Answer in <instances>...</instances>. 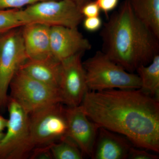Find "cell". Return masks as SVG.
Instances as JSON below:
<instances>
[{
  "label": "cell",
  "mask_w": 159,
  "mask_h": 159,
  "mask_svg": "<svg viewBox=\"0 0 159 159\" xmlns=\"http://www.w3.org/2000/svg\"><path fill=\"white\" fill-rule=\"evenodd\" d=\"M19 9H0V34L24 25L19 16Z\"/></svg>",
  "instance_id": "ac0fdd59"
},
{
  "label": "cell",
  "mask_w": 159,
  "mask_h": 159,
  "mask_svg": "<svg viewBox=\"0 0 159 159\" xmlns=\"http://www.w3.org/2000/svg\"><path fill=\"white\" fill-rule=\"evenodd\" d=\"M99 9L105 13L108 18V13L116 8L119 0H96Z\"/></svg>",
  "instance_id": "603a6c76"
},
{
  "label": "cell",
  "mask_w": 159,
  "mask_h": 159,
  "mask_svg": "<svg viewBox=\"0 0 159 159\" xmlns=\"http://www.w3.org/2000/svg\"><path fill=\"white\" fill-rule=\"evenodd\" d=\"M83 20V27L85 30L89 32L97 31L101 29L102 25V20L98 16L84 17Z\"/></svg>",
  "instance_id": "7402d4cb"
},
{
  "label": "cell",
  "mask_w": 159,
  "mask_h": 159,
  "mask_svg": "<svg viewBox=\"0 0 159 159\" xmlns=\"http://www.w3.org/2000/svg\"><path fill=\"white\" fill-rule=\"evenodd\" d=\"M134 14L159 39V0H129Z\"/></svg>",
  "instance_id": "9a60e30c"
},
{
  "label": "cell",
  "mask_w": 159,
  "mask_h": 159,
  "mask_svg": "<svg viewBox=\"0 0 159 159\" xmlns=\"http://www.w3.org/2000/svg\"><path fill=\"white\" fill-rule=\"evenodd\" d=\"M136 71L141 80L140 89L159 100V54L149 64L139 66Z\"/></svg>",
  "instance_id": "2e32d148"
},
{
  "label": "cell",
  "mask_w": 159,
  "mask_h": 159,
  "mask_svg": "<svg viewBox=\"0 0 159 159\" xmlns=\"http://www.w3.org/2000/svg\"><path fill=\"white\" fill-rule=\"evenodd\" d=\"M83 53L61 62L59 90L61 102L67 107L80 105L89 91L81 58Z\"/></svg>",
  "instance_id": "9c48e42d"
},
{
  "label": "cell",
  "mask_w": 159,
  "mask_h": 159,
  "mask_svg": "<svg viewBox=\"0 0 159 159\" xmlns=\"http://www.w3.org/2000/svg\"><path fill=\"white\" fill-rule=\"evenodd\" d=\"M20 20L24 25L38 23L50 27L77 28L84 18L80 8L70 0H45L19 9Z\"/></svg>",
  "instance_id": "5b68a950"
},
{
  "label": "cell",
  "mask_w": 159,
  "mask_h": 159,
  "mask_svg": "<svg viewBox=\"0 0 159 159\" xmlns=\"http://www.w3.org/2000/svg\"><path fill=\"white\" fill-rule=\"evenodd\" d=\"M67 136L74 141L84 155L91 158L99 127L89 119L80 105L65 107Z\"/></svg>",
  "instance_id": "30bf717a"
},
{
  "label": "cell",
  "mask_w": 159,
  "mask_h": 159,
  "mask_svg": "<svg viewBox=\"0 0 159 159\" xmlns=\"http://www.w3.org/2000/svg\"><path fill=\"white\" fill-rule=\"evenodd\" d=\"M80 106L99 127L138 148L159 152V100L140 89L88 91Z\"/></svg>",
  "instance_id": "6da1fadb"
},
{
  "label": "cell",
  "mask_w": 159,
  "mask_h": 159,
  "mask_svg": "<svg viewBox=\"0 0 159 159\" xmlns=\"http://www.w3.org/2000/svg\"><path fill=\"white\" fill-rule=\"evenodd\" d=\"M7 123L8 119H6L2 116H0V133H3V131L6 129Z\"/></svg>",
  "instance_id": "cb8c5ba5"
},
{
  "label": "cell",
  "mask_w": 159,
  "mask_h": 159,
  "mask_svg": "<svg viewBox=\"0 0 159 159\" xmlns=\"http://www.w3.org/2000/svg\"><path fill=\"white\" fill-rule=\"evenodd\" d=\"M28 59L21 30L0 34V111L7 108L11 80Z\"/></svg>",
  "instance_id": "52a82bcc"
},
{
  "label": "cell",
  "mask_w": 159,
  "mask_h": 159,
  "mask_svg": "<svg viewBox=\"0 0 159 159\" xmlns=\"http://www.w3.org/2000/svg\"><path fill=\"white\" fill-rule=\"evenodd\" d=\"M4 133H0V142H1L2 138H3V135H4Z\"/></svg>",
  "instance_id": "484cf974"
},
{
  "label": "cell",
  "mask_w": 159,
  "mask_h": 159,
  "mask_svg": "<svg viewBox=\"0 0 159 159\" xmlns=\"http://www.w3.org/2000/svg\"><path fill=\"white\" fill-rule=\"evenodd\" d=\"M9 89V97L29 115L55 103H62L59 89L40 82L21 69L11 80Z\"/></svg>",
  "instance_id": "8992f818"
},
{
  "label": "cell",
  "mask_w": 159,
  "mask_h": 159,
  "mask_svg": "<svg viewBox=\"0 0 159 159\" xmlns=\"http://www.w3.org/2000/svg\"><path fill=\"white\" fill-rule=\"evenodd\" d=\"M102 25L101 51L125 70L134 73L159 54V39L138 20L129 0Z\"/></svg>",
  "instance_id": "7a4b0ae2"
},
{
  "label": "cell",
  "mask_w": 159,
  "mask_h": 159,
  "mask_svg": "<svg viewBox=\"0 0 159 159\" xmlns=\"http://www.w3.org/2000/svg\"><path fill=\"white\" fill-rule=\"evenodd\" d=\"M9 113L6 132L0 142V159H24L34 149L30 140V117L24 109L9 97Z\"/></svg>",
  "instance_id": "277c9868"
},
{
  "label": "cell",
  "mask_w": 159,
  "mask_h": 159,
  "mask_svg": "<svg viewBox=\"0 0 159 159\" xmlns=\"http://www.w3.org/2000/svg\"><path fill=\"white\" fill-rule=\"evenodd\" d=\"M138 148V147H137ZM158 156L148 152L146 149L131 147L127 159H157Z\"/></svg>",
  "instance_id": "ffe728a7"
},
{
  "label": "cell",
  "mask_w": 159,
  "mask_h": 159,
  "mask_svg": "<svg viewBox=\"0 0 159 159\" xmlns=\"http://www.w3.org/2000/svg\"><path fill=\"white\" fill-rule=\"evenodd\" d=\"M55 103L29 115L30 140L34 149L67 136L65 107Z\"/></svg>",
  "instance_id": "ba28073f"
},
{
  "label": "cell",
  "mask_w": 159,
  "mask_h": 159,
  "mask_svg": "<svg viewBox=\"0 0 159 159\" xmlns=\"http://www.w3.org/2000/svg\"><path fill=\"white\" fill-rule=\"evenodd\" d=\"M100 11V9L96 1H89L80 8L81 14L84 17L99 16Z\"/></svg>",
  "instance_id": "44dd1931"
},
{
  "label": "cell",
  "mask_w": 159,
  "mask_h": 159,
  "mask_svg": "<svg viewBox=\"0 0 159 159\" xmlns=\"http://www.w3.org/2000/svg\"><path fill=\"white\" fill-rule=\"evenodd\" d=\"M20 69L40 82L59 89L61 62L53 57L42 59H28Z\"/></svg>",
  "instance_id": "5bb4252c"
},
{
  "label": "cell",
  "mask_w": 159,
  "mask_h": 159,
  "mask_svg": "<svg viewBox=\"0 0 159 159\" xmlns=\"http://www.w3.org/2000/svg\"><path fill=\"white\" fill-rule=\"evenodd\" d=\"M53 159H82L84 155L76 143L66 136L49 145Z\"/></svg>",
  "instance_id": "e0dca14e"
},
{
  "label": "cell",
  "mask_w": 159,
  "mask_h": 159,
  "mask_svg": "<svg viewBox=\"0 0 159 159\" xmlns=\"http://www.w3.org/2000/svg\"><path fill=\"white\" fill-rule=\"evenodd\" d=\"M89 91L140 89L138 74L125 70L102 51H98L83 62Z\"/></svg>",
  "instance_id": "3957f363"
},
{
  "label": "cell",
  "mask_w": 159,
  "mask_h": 159,
  "mask_svg": "<svg viewBox=\"0 0 159 159\" xmlns=\"http://www.w3.org/2000/svg\"><path fill=\"white\" fill-rule=\"evenodd\" d=\"M122 136L111 131L99 127L91 158L127 159L132 145L128 139Z\"/></svg>",
  "instance_id": "4fadbf2b"
},
{
  "label": "cell",
  "mask_w": 159,
  "mask_h": 159,
  "mask_svg": "<svg viewBox=\"0 0 159 159\" xmlns=\"http://www.w3.org/2000/svg\"><path fill=\"white\" fill-rule=\"evenodd\" d=\"M45 0H0V9H20Z\"/></svg>",
  "instance_id": "d6986e66"
},
{
  "label": "cell",
  "mask_w": 159,
  "mask_h": 159,
  "mask_svg": "<svg viewBox=\"0 0 159 159\" xmlns=\"http://www.w3.org/2000/svg\"><path fill=\"white\" fill-rule=\"evenodd\" d=\"M50 41L51 55L60 62L92 48L89 40L84 37L77 28L51 27Z\"/></svg>",
  "instance_id": "8fae6325"
},
{
  "label": "cell",
  "mask_w": 159,
  "mask_h": 159,
  "mask_svg": "<svg viewBox=\"0 0 159 159\" xmlns=\"http://www.w3.org/2000/svg\"><path fill=\"white\" fill-rule=\"evenodd\" d=\"M71 2L76 4L79 8H80L82 7L85 3L89 2V0H70Z\"/></svg>",
  "instance_id": "d4e9b609"
},
{
  "label": "cell",
  "mask_w": 159,
  "mask_h": 159,
  "mask_svg": "<svg viewBox=\"0 0 159 159\" xmlns=\"http://www.w3.org/2000/svg\"><path fill=\"white\" fill-rule=\"evenodd\" d=\"M22 27V36L28 59H42L52 57L51 27L38 23H29Z\"/></svg>",
  "instance_id": "7c38bea8"
}]
</instances>
